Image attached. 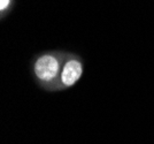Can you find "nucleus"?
<instances>
[{
  "mask_svg": "<svg viewBox=\"0 0 154 144\" xmlns=\"http://www.w3.org/2000/svg\"><path fill=\"white\" fill-rule=\"evenodd\" d=\"M9 4V0H0V8L1 9H5Z\"/></svg>",
  "mask_w": 154,
  "mask_h": 144,
  "instance_id": "7ed1b4c3",
  "label": "nucleus"
},
{
  "mask_svg": "<svg viewBox=\"0 0 154 144\" xmlns=\"http://www.w3.org/2000/svg\"><path fill=\"white\" fill-rule=\"evenodd\" d=\"M83 68L81 62H78L76 60H70L68 61L66 66L63 67V70L61 74V81L64 85L70 86V85L75 84L76 81L82 75Z\"/></svg>",
  "mask_w": 154,
  "mask_h": 144,
  "instance_id": "f03ea898",
  "label": "nucleus"
},
{
  "mask_svg": "<svg viewBox=\"0 0 154 144\" xmlns=\"http://www.w3.org/2000/svg\"><path fill=\"white\" fill-rule=\"evenodd\" d=\"M59 69V64L57 59L52 55H43L40 57L36 65H35V73L38 76V79L43 81H51L55 77Z\"/></svg>",
  "mask_w": 154,
  "mask_h": 144,
  "instance_id": "f257e3e1",
  "label": "nucleus"
}]
</instances>
